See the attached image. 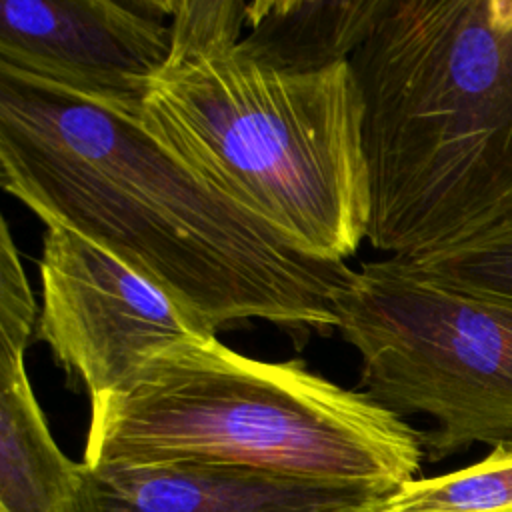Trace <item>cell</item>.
Masks as SVG:
<instances>
[{"label":"cell","instance_id":"obj_2","mask_svg":"<svg viewBox=\"0 0 512 512\" xmlns=\"http://www.w3.org/2000/svg\"><path fill=\"white\" fill-rule=\"evenodd\" d=\"M170 58L146 132L266 222L292 250L344 262L366 238L370 180L350 64L264 68L236 48L246 2L166 0Z\"/></svg>","mask_w":512,"mask_h":512},{"label":"cell","instance_id":"obj_6","mask_svg":"<svg viewBox=\"0 0 512 512\" xmlns=\"http://www.w3.org/2000/svg\"><path fill=\"white\" fill-rule=\"evenodd\" d=\"M36 338L90 398L122 388L158 352L216 338V328L110 250L48 226Z\"/></svg>","mask_w":512,"mask_h":512},{"label":"cell","instance_id":"obj_7","mask_svg":"<svg viewBox=\"0 0 512 512\" xmlns=\"http://www.w3.org/2000/svg\"><path fill=\"white\" fill-rule=\"evenodd\" d=\"M170 58L166 0H2L0 66L140 116Z\"/></svg>","mask_w":512,"mask_h":512},{"label":"cell","instance_id":"obj_4","mask_svg":"<svg viewBox=\"0 0 512 512\" xmlns=\"http://www.w3.org/2000/svg\"><path fill=\"white\" fill-rule=\"evenodd\" d=\"M420 432L302 360L248 358L218 338L174 344L90 398L86 464L216 462L388 492L416 480Z\"/></svg>","mask_w":512,"mask_h":512},{"label":"cell","instance_id":"obj_9","mask_svg":"<svg viewBox=\"0 0 512 512\" xmlns=\"http://www.w3.org/2000/svg\"><path fill=\"white\" fill-rule=\"evenodd\" d=\"M388 0H256L236 44L248 60L280 72H318L350 60Z\"/></svg>","mask_w":512,"mask_h":512},{"label":"cell","instance_id":"obj_11","mask_svg":"<svg viewBox=\"0 0 512 512\" xmlns=\"http://www.w3.org/2000/svg\"><path fill=\"white\" fill-rule=\"evenodd\" d=\"M510 508L512 444H498L472 466L404 484L380 512H504Z\"/></svg>","mask_w":512,"mask_h":512},{"label":"cell","instance_id":"obj_12","mask_svg":"<svg viewBox=\"0 0 512 512\" xmlns=\"http://www.w3.org/2000/svg\"><path fill=\"white\" fill-rule=\"evenodd\" d=\"M408 264L450 288L512 306V214L464 244Z\"/></svg>","mask_w":512,"mask_h":512},{"label":"cell","instance_id":"obj_10","mask_svg":"<svg viewBox=\"0 0 512 512\" xmlns=\"http://www.w3.org/2000/svg\"><path fill=\"white\" fill-rule=\"evenodd\" d=\"M82 462L54 442L24 358L0 362V512H76Z\"/></svg>","mask_w":512,"mask_h":512},{"label":"cell","instance_id":"obj_8","mask_svg":"<svg viewBox=\"0 0 512 512\" xmlns=\"http://www.w3.org/2000/svg\"><path fill=\"white\" fill-rule=\"evenodd\" d=\"M392 494L216 462H82L76 512H380Z\"/></svg>","mask_w":512,"mask_h":512},{"label":"cell","instance_id":"obj_13","mask_svg":"<svg viewBox=\"0 0 512 512\" xmlns=\"http://www.w3.org/2000/svg\"><path fill=\"white\" fill-rule=\"evenodd\" d=\"M40 308L22 268L6 220L0 224V362L24 358L36 332Z\"/></svg>","mask_w":512,"mask_h":512},{"label":"cell","instance_id":"obj_5","mask_svg":"<svg viewBox=\"0 0 512 512\" xmlns=\"http://www.w3.org/2000/svg\"><path fill=\"white\" fill-rule=\"evenodd\" d=\"M342 338L360 354V384L398 416L424 414V454L512 444V306L450 288L416 266L360 264L336 294Z\"/></svg>","mask_w":512,"mask_h":512},{"label":"cell","instance_id":"obj_14","mask_svg":"<svg viewBox=\"0 0 512 512\" xmlns=\"http://www.w3.org/2000/svg\"><path fill=\"white\" fill-rule=\"evenodd\" d=\"M504 512H512V508H510V510H504Z\"/></svg>","mask_w":512,"mask_h":512},{"label":"cell","instance_id":"obj_1","mask_svg":"<svg viewBox=\"0 0 512 512\" xmlns=\"http://www.w3.org/2000/svg\"><path fill=\"white\" fill-rule=\"evenodd\" d=\"M0 182L152 278L216 330L266 320L334 330L352 268L292 250L152 138L140 116L0 66Z\"/></svg>","mask_w":512,"mask_h":512},{"label":"cell","instance_id":"obj_3","mask_svg":"<svg viewBox=\"0 0 512 512\" xmlns=\"http://www.w3.org/2000/svg\"><path fill=\"white\" fill-rule=\"evenodd\" d=\"M348 64L372 248L414 262L512 214V0H388Z\"/></svg>","mask_w":512,"mask_h":512}]
</instances>
